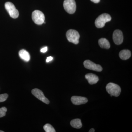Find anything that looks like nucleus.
I'll list each match as a JSON object with an SVG mask.
<instances>
[{"label": "nucleus", "mask_w": 132, "mask_h": 132, "mask_svg": "<svg viewBox=\"0 0 132 132\" xmlns=\"http://www.w3.org/2000/svg\"><path fill=\"white\" fill-rule=\"evenodd\" d=\"M43 129L46 132H55V130L54 127L50 124H47L44 125Z\"/></svg>", "instance_id": "obj_16"}, {"label": "nucleus", "mask_w": 132, "mask_h": 132, "mask_svg": "<svg viewBox=\"0 0 132 132\" xmlns=\"http://www.w3.org/2000/svg\"><path fill=\"white\" fill-rule=\"evenodd\" d=\"M66 37L69 42L77 45L79 43L80 36L78 31L73 29H69L66 33Z\"/></svg>", "instance_id": "obj_3"}, {"label": "nucleus", "mask_w": 132, "mask_h": 132, "mask_svg": "<svg viewBox=\"0 0 132 132\" xmlns=\"http://www.w3.org/2000/svg\"><path fill=\"white\" fill-rule=\"evenodd\" d=\"M7 111V109L5 107L0 108V118H2L6 115V113Z\"/></svg>", "instance_id": "obj_17"}, {"label": "nucleus", "mask_w": 132, "mask_h": 132, "mask_svg": "<svg viewBox=\"0 0 132 132\" xmlns=\"http://www.w3.org/2000/svg\"><path fill=\"white\" fill-rule=\"evenodd\" d=\"M120 59L123 60L129 59L131 56V52L128 50H123L119 54Z\"/></svg>", "instance_id": "obj_13"}, {"label": "nucleus", "mask_w": 132, "mask_h": 132, "mask_svg": "<svg viewBox=\"0 0 132 132\" xmlns=\"http://www.w3.org/2000/svg\"><path fill=\"white\" fill-rule=\"evenodd\" d=\"M83 65L86 68L97 72H101L102 68L101 66L95 64L90 60H86L83 62Z\"/></svg>", "instance_id": "obj_7"}, {"label": "nucleus", "mask_w": 132, "mask_h": 132, "mask_svg": "<svg viewBox=\"0 0 132 132\" xmlns=\"http://www.w3.org/2000/svg\"><path fill=\"white\" fill-rule=\"evenodd\" d=\"M111 16L108 14H102L97 17L95 24L98 28H102L104 27L106 22L111 21Z\"/></svg>", "instance_id": "obj_2"}, {"label": "nucleus", "mask_w": 132, "mask_h": 132, "mask_svg": "<svg viewBox=\"0 0 132 132\" xmlns=\"http://www.w3.org/2000/svg\"><path fill=\"white\" fill-rule=\"evenodd\" d=\"M64 7L66 12L70 14L74 13L76 10V4L75 0H65Z\"/></svg>", "instance_id": "obj_6"}, {"label": "nucleus", "mask_w": 132, "mask_h": 132, "mask_svg": "<svg viewBox=\"0 0 132 132\" xmlns=\"http://www.w3.org/2000/svg\"><path fill=\"white\" fill-rule=\"evenodd\" d=\"M32 19L35 24L41 25L45 22V16L42 12L40 10H35L32 14Z\"/></svg>", "instance_id": "obj_4"}, {"label": "nucleus", "mask_w": 132, "mask_h": 132, "mask_svg": "<svg viewBox=\"0 0 132 132\" xmlns=\"http://www.w3.org/2000/svg\"><path fill=\"white\" fill-rule=\"evenodd\" d=\"M0 132H4V131H1V130H0Z\"/></svg>", "instance_id": "obj_23"}, {"label": "nucleus", "mask_w": 132, "mask_h": 132, "mask_svg": "<svg viewBox=\"0 0 132 132\" xmlns=\"http://www.w3.org/2000/svg\"><path fill=\"white\" fill-rule=\"evenodd\" d=\"M8 97V95L7 94H0V102H3L6 100Z\"/></svg>", "instance_id": "obj_18"}, {"label": "nucleus", "mask_w": 132, "mask_h": 132, "mask_svg": "<svg viewBox=\"0 0 132 132\" xmlns=\"http://www.w3.org/2000/svg\"><path fill=\"white\" fill-rule=\"evenodd\" d=\"M32 93L33 95L37 98L40 100L41 101L47 104H49V100L46 98L42 91L39 89L35 88L32 90Z\"/></svg>", "instance_id": "obj_8"}, {"label": "nucleus", "mask_w": 132, "mask_h": 132, "mask_svg": "<svg viewBox=\"0 0 132 132\" xmlns=\"http://www.w3.org/2000/svg\"><path fill=\"white\" fill-rule=\"evenodd\" d=\"M71 100L73 104L77 105L86 104L88 102L87 98L79 96H73L71 98Z\"/></svg>", "instance_id": "obj_10"}, {"label": "nucleus", "mask_w": 132, "mask_h": 132, "mask_svg": "<svg viewBox=\"0 0 132 132\" xmlns=\"http://www.w3.org/2000/svg\"><path fill=\"white\" fill-rule=\"evenodd\" d=\"M71 126L75 128L79 129L82 127V124L81 121L79 119H74L71 121Z\"/></svg>", "instance_id": "obj_15"}, {"label": "nucleus", "mask_w": 132, "mask_h": 132, "mask_svg": "<svg viewBox=\"0 0 132 132\" xmlns=\"http://www.w3.org/2000/svg\"><path fill=\"white\" fill-rule=\"evenodd\" d=\"M113 39L116 45H120L123 43L124 39L123 33L120 30H115L113 35Z\"/></svg>", "instance_id": "obj_9"}, {"label": "nucleus", "mask_w": 132, "mask_h": 132, "mask_svg": "<svg viewBox=\"0 0 132 132\" xmlns=\"http://www.w3.org/2000/svg\"><path fill=\"white\" fill-rule=\"evenodd\" d=\"M5 7L8 12L10 16L13 19H16L19 16V12L14 5L11 2H7L5 4Z\"/></svg>", "instance_id": "obj_5"}, {"label": "nucleus", "mask_w": 132, "mask_h": 132, "mask_svg": "<svg viewBox=\"0 0 132 132\" xmlns=\"http://www.w3.org/2000/svg\"><path fill=\"white\" fill-rule=\"evenodd\" d=\"M99 45L102 48L109 49L111 47L109 42L105 38H101L98 41Z\"/></svg>", "instance_id": "obj_14"}, {"label": "nucleus", "mask_w": 132, "mask_h": 132, "mask_svg": "<svg viewBox=\"0 0 132 132\" xmlns=\"http://www.w3.org/2000/svg\"><path fill=\"white\" fill-rule=\"evenodd\" d=\"M107 92L111 97H118L120 94L121 89L119 85L113 82H109L106 86Z\"/></svg>", "instance_id": "obj_1"}, {"label": "nucleus", "mask_w": 132, "mask_h": 132, "mask_svg": "<svg viewBox=\"0 0 132 132\" xmlns=\"http://www.w3.org/2000/svg\"><path fill=\"white\" fill-rule=\"evenodd\" d=\"M95 131V130L94 128H92V129H90V131H89V132H94Z\"/></svg>", "instance_id": "obj_22"}, {"label": "nucleus", "mask_w": 132, "mask_h": 132, "mask_svg": "<svg viewBox=\"0 0 132 132\" xmlns=\"http://www.w3.org/2000/svg\"><path fill=\"white\" fill-rule=\"evenodd\" d=\"M92 2L94 3H98L100 2V0H91Z\"/></svg>", "instance_id": "obj_21"}, {"label": "nucleus", "mask_w": 132, "mask_h": 132, "mask_svg": "<svg viewBox=\"0 0 132 132\" xmlns=\"http://www.w3.org/2000/svg\"><path fill=\"white\" fill-rule=\"evenodd\" d=\"M85 78L87 80L88 82L91 85L96 84L98 81V77L96 75L93 73H88L86 75Z\"/></svg>", "instance_id": "obj_11"}, {"label": "nucleus", "mask_w": 132, "mask_h": 132, "mask_svg": "<svg viewBox=\"0 0 132 132\" xmlns=\"http://www.w3.org/2000/svg\"><path fill=\"white\" fill-rule=\"evenodd\" d=\"M53 60V57H49L47 58L46 61L47 62H49L51 61H52Z\"/></svg>", "instance_id": "obj_20"}, {"label": "nucleus", "mask_w": 132, "mask_h": 132, "mask_svg": "<svg viewBox=\"0 0 132 132\" xmlns=\"http://www.w3.org/2000/svg\"><path fill=\"white\" fill-rule=\"evenodd\" d=\"M48 50V48L47 47H45L43 48H42L41 49L40 51L42 53H45V52H47Z\"/></svg>", "instance_id": "obj_19"}, {"label": "nucleus", "mask_w": 132, "mask_h": 132, "mask_svg": "<svg viewBox=\"0 0 132 132\" xmlns=\"http://www.w3.org/2000/svg\"><path fill=\"white\" fill-rule=\"evenodd\" d=\"M19 55L21 59L26 62H28L31 59L28 52L24 49L21 50L19 51Z\"/></svg>", "instance_id": "obj_12"}]
</instances>
